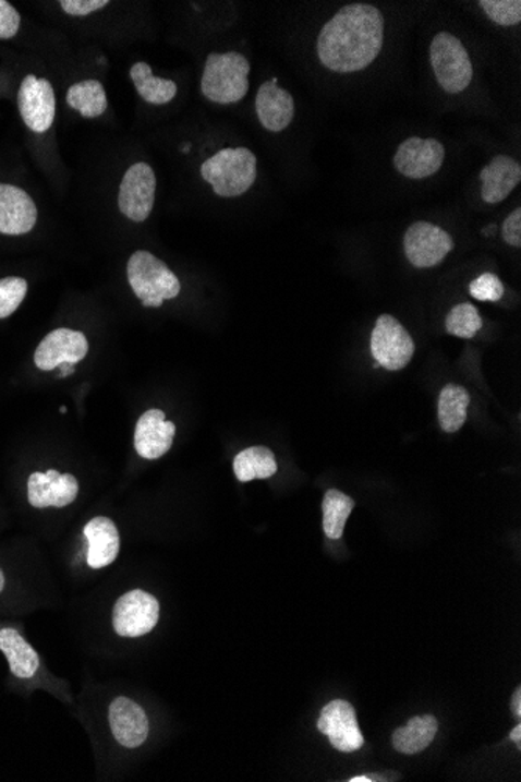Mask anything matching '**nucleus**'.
Here are the masks:
<instances>
[{"label": "nucleus", "instance_id": "obj_1", "mask_svg": "<svg viewBox=\"0 0 521 782\" xmlns=\"http://www.w3.org/2000/svg\"><path fill=\"white\" fill-rule=\"evenodd\" d=\"M385 41V17L368 3L343 7L325 24L317 39L322 64L339 74L363 71L374 63Z\"/></svg>", "mask_w": 521, "mask_h": 782}, {"label": "nucleus", "instance_id": "obj_2", "mask_svg": "<svg viewBox=\"0 0 521 782\" xmlns=\"http://www.w3.org/2000/svg\"><path fill=\"white\" fill-rule=\"evenodd\" d=\"M202 177L220 197H239L256 180V157L245 147L223 148L202 165Z\"/></svg>", "mask_w": 521, "mask_h": 782}, {"label": "nucleus", "instance_id": "obj_3", "mask_svg": "<svg viewBox=\"0 0 521 782\" xmlns=\"http://www.w3.org/2000/svg\"><path fill=\"white\" fill-rule=\"evenodd\" d=\"M250 63L238 52L211 53L202 75V93L215 104H237L249 93Z\"/></svg>", "mask_w": 521, "mask_h": 782}, {"label": "nucleus", "instance_id": "obj_4", "mask_svg": "<svg viewBox=\"0 0 521 782\" xmlns=\"http://www.w3.org/2000/svg\"><path fill=\"white\" fill-rule=\"evenodd\" d=\"M126 275L133 292L147 308H159L165 300L175 299L182 291L177 275L146 250L133 253L126 264Z\"/></svg>", "mask_w": 521, "mask_h": 782}, {"label": "nucleus", "instance_id": "obj_5", "mask_svg": "<svg viewBox=\"0 0 521 782\" xmlns=\"http://www.w3.org/2000/svg\"><path fill=\"white\" fill-rule=\"evenodd\" d=\"M431 67L445 92H464L473 79V64L461 39L448 32L434 36L429 47Z\"/></svg>", "mask_w": 521, "mask_h": 782}, {"label": "nucleus", "instance_id": "obj_6", "mask_svg": "<svg viewBox=\"0 0 521 782\" xmlns=\"http://www.w3.org/2000/svg\"><path fill=\"white\" fill-rule=\"evenodd\" d=\"M159 622V601L143 589L130 590L116 600L113 629L116 635L136 639L154 631Z\"/></svg>", "mask_w": 521, "mask_h": 782}, {"label": "nucleus", "instance_id": "obj_7", "mask_svg": "<svg viewBox=\"0 0 521 782\" xmlns=\"http://www.w3.org/2000/svg\"><path fill=\"white\" fill-rule=\"evenodd\" d=\"M371 350L378 365L397 372L411 363L415 342L396 317L383 314L372 332Z\"/></svg>", "mask_w": 521, "mask_h": 782}, {"label": "nucleus", "instance_id": "obj_8", "mask_svg": "<svg viewBox=\"0 0 521 782\" xmlns=\"http://www.w3.org/2000/svg\"><path fill=\"white\" fill-rule=\"evenodd\" d=\"M453 249L455 241L450 233L423 220L412 224L404 234L407 258L419 269L437 266Z\"/></svg>", "mask_w": 521, "mask_h": 782}, {"label": "nucleus", "instance_id": "obj_9", "mask_svg": "<svg viewBox=\"0 0 521 782\" xmlns=\"http://www.w3.org/2000/svg\"><path fill=\"white\" fill-rule=\"evenodd\" d=\"M157 177L146 163H137L126 170L119 188V209L133 222H144L155 204Z\"/></svg>", "mask_w": 521, "mask_h": 782}, {"label": "nucleus", "instance_id": "obj_10", "mask_svg": "<svg viewBox=\"0 0 521 782\" xmlns=\"http://www.w3.org/2000/svg\"><path fill=\"white\" fill-rule=\"evenodd\" d=\"M17 107L24 124L35 133H45L53 124L57 104L49 80L28 74L17 93Z\"/></svg>", "mask_w": 521, "mask_h": 782}, {"label": "nucleus", "instance_id": "obj_11", "mask_svg": "<svg viewBox=\"0 0 521 782\" xmlns=\"http://www.w3.org/2000/svg\"><path fill=\"white\" fill-rule=\"evenodd\" d=\"M317 730L329 738L340 753H353L364 747V736L358 723L356 711L349 701L335 700L322 709Z\"/></svg>", "mask_w": 521, "mask_h": 782}, {"label": "nucleus", "instance_id": "obj_12", "mask_svg": "<svg viewBox=\"0 0 521 782\" xmlns=\"http://www.w3.org/2000/svg\"><path fill=\"white\" fill-rule=\"evenodd\" d=\"M89 344L82 332L58 328L50 332L35 350V365L39 371H56L61 364H77L88 354Z\"/></svg>", "mask_w": 521, "mask_h": 782}, {"label": "nucleus", "instance_id": "obj_13", "mask_svg": "<svg viewBox=\"0 0 521 782\" xmlns=\"http://www.w3.org/2000/svg\"><path fill=\"white\" fill-rule=\"evenodd\" d=\"M0 651L9 662L10 673L24 683L43 684L41 657L34 646L25 639L23 631L16 626L0 624Z\"/></svg>", "mask_w": 521, "mask_h": 782}, {"label": "nucleus", "instance_id": "obj_14", "mask_svg": "<svg viewBox=\"0 0 521 782\" xmlns=\"http://www.w3.org/2000/svg\"><path fill=\"white\" fill-rule=\"evenodd\" d=\"M445 148L437 140L409 137L398 147L393 165L401 176L412 180H423L434 176L443 168Z\"/></svg>", "mask_w": 521, "mask_h": 782}, {"label": "nucleus", "instance_id": "obj_15", "mask_svg": "<svg viewBox=\"0 0 521 782\" xmlns=\"http://www.w3.org/2000/svg\"><path fill=\"white\" fill-rule=\"evenodd\" d=\"M111 733L124 748H140L147 741L150 723L143 706L129 697H118L108 709Z\"/></svg>", "mask_w": 521, "mask_h": 782}, {"label": "nucleus", "instance_id": "obj_16", "mask_svg": "<svg viewBox=\"0 0 521 782\" xmlns=\"http://www.w3.org/2000/svg\"><path fill=\"white\" fill-rule=\"evenodd\" d=\"M38 209L31 195L13 184L0 183V233L21 237L31 233Z\"/></svg>", "mask_w": 521, "mask_h": 782}, {"label": "nucleus", "instance_id": "obj_17", "mask_svg": "<svg viewBox=\"0 0 521 782\" xmlns=\"http://www.w3.org/2000/svg\"><path fill=\"white\" fill-rule=\"evenodd\" d=\"M175 431V423L168 422L161 409H148L136 423V454L148 461L161 458L172 448Z\"/></svg>", "mask_w": 521, "mask_h": 782}, {"label": "nucleus", "instance_id": "obj_18", "mask_svg": "<svg viewBox=\"0 0 521 782\" xmlns=\"http://www.w3.org/2000/svg\"><path fill=\"white\" fill-rule=\"evenodd\" d=\"M255 107L260 125L269 132H283L294 119V97L277 85V79L260 85Z\"/></svg>", "mask_w": 521, "mask_h": 782}, {"label": "nucleus", "instance_id": "obj_19", "mask_svg": "<svg viewBox=\"0 0 521 782\" xmlns=\"http://www.w3.org/2000/svg\"><path fill=\"white\" fill-rule=\"evenodd\" d=\"M83 534L88 539L86 563L92 568L111 566L121 552V536L113 520L108 517H94L86 524Z\"/></svg>", "mask_w": 521, "mask_h": 782}, {"label": "nucleus", "instance_id": "obj_20", "mask_svg": "<svg viewBox=\"0 0 521 782\" xmlns=\"http://www.w3.org/2000/svg\"><path fill=\"white\" fill-rule=\"evenodd\" d=\"M483 182V201L488 205H497L505 201L521 180V166L516 159L498 155L492 159L490 165L481 170Z\"/></svg>", "mask_w": 521, "mask_h": 782}, {"label": "nucleus", "instance_id": "obj_21", "mask_svg": "<svg viewBox=\"0 0 521 782\" xmlns=\"http://www.w3.org/2000/svg\"><path fill=\"white\" fill-rule=\"evenodd\" d=\"M439 722L433 715L412 717L407 725L398 727L392 736L393 748L401 755H417L429 747L437 736Z\"/></svg>", "mask_w": 521, "mask_h": 782}, {"label": "nucleus", "instance_id": "obj_22", "mask_svg": "<svg viewBox=\"0 0 521 782\" xmlns=\"http://www.w3.org/2000/svg\"><path fill=\"white\" fill-rule=\"evenodd\" d=\"M78 495L77 478L71 473H61L45 488H27V500L36 509L66 508Z\"/></svg>", "mask_w": 521, "mask_h": 782}, {"label": "nucleus", "instance_id": "obj_23", "mask_svg": "<svg viewBox=\"0 0 521 782\" xmlns=\"http://www.w3.org/2000/svg\"><path fill=\"white\" fill-rule=\"evenodd\" d=\"M234 476L241 483L253 480H267L278 472L274 452L267 447H249L234 456Z\"/></svg>", "mask_w": 521, "mask_h": 782}, {"label": "nucleus", "instance_id": "obj_24", "mask_svg": "<svg viewBox=\"0 0 521 782\" xmlns=\"http://www.w3.org/2000/svg\"><path fill=\"white\" fill-rule=\"evenodd\" d=\"M470 405V394L465 387L447 385L439 396L437 418L445 433H456L461 430L467 420V409Z\"/></svg>", "mask_w": 521, "mask_h": 782}, {"label": "nucleus", "instance_id": "obj_25", "mask_svg": "<svg viewBox=\"0 0 521 782\" xmlns=\"http://www.w3.org/2000/svg\"><path fill=\"white\" fill-rule=\"evenodd\" d=\"M68 105L86 119L102 116L108 108L107 94L102 83L97 80H85L75 83L69 88L66 96Z\"/></svg>", "mask_w": 521, "mask_h": 782}, {"label": "nucleus", "instance_id": "obj_26", "mask_svg": "<svg viewBox=\"0 0 521 782\" xmlns=\"http://www.w3.org/2000/svg\"><path fill=\"white\" fill-rule=\"evenodd\" d=\"M322 509H324L325 534L332 541H338L342 538L347 520L354 509V500L338 489H329L325 494Z\"/></svg>", "mask_w": 521, "mask_h": 782}, {"label": "nucleus", "instance_id": "obj_27", "mask_svg": "<svg viewBox=\"0 0 521 782\" xmlns=\"http://www.w3.org/2000/svg\"><path fill=\"white\" fill-rule=\"evenodd\" d=\"M445 327L450 335L462 339L475 338L477 332L483 327V318L480 311L472 303L456 305L445 321Z\"/></svg>", "mask_w": 521, "mask_h": 782}, {"label": "nucleus", "instance_id": "obj_28", "mask_svg": "<svg viewBox=\"0 0 521 782\" xmlns=\"http://www.w3.org/2000/svg\"><path fill=\"white\" fill-rule=\"evenodd\" d=\"M135 86L140 96L148 104H169L177 96L175 82L168 79H158L150 75V77L137 80Z\"/></svg>", "mask_w": 521, "mask_h": 782}, {"label": "nucleus", "instance_id": "obj_29", "mask_svg": "<svg viewBox=\"0 0 521 782\" xmlns=\"http://www.w3.org/2000/svg\"><path fill=\"white\" fill-rule=\"evenodd\" d=\"M28 285L24 278H0V318L12 316L27 296Z\"/></svg>", "mask_w": 521, "mask_h": 782}, {"label": "nucleus", "instance_id": "obj_30", "mask_svg": "<svg viewBox=\"0 0 521 782\" xmlns=\"http://www.w3.org/2000/svg\"><path fill=\"white\" fill-rule=\"evenodd\" d=\"M480 7L490 21L502 27H512L521 23L520 0H481Z\"/></svg>", "mask_w": 521, "mask_h": 782}, {"label": "nucleus", "instance_id": "obj_31", "mask_svg": "<svg viewBox=\"0 0 521 782\" xmlns=\"http://www.w3.org/2000/svg\"><path fill=\"white\" fill-rule=\"evenodd\" d=\"M470 294L480 302H499L505 296V286L497 275L486 273L470 284Z\"/></svg>", "mask_w": 521, "mask_h": 782}, {"label": "nucleus", "instance_id": "obj_32", "mask_svg": "<svg viewBox=\"0 0 521 782\" xmlns=\"http://www.w3.org/2000/svg\"><path fill=\"white\" fill-rule=\"evenodd\" d=\"M21 16L12 3L0 0V39H10L17 35Z\"/></svg>", "mask_w": 521, "mask_h": 782}, {"label": "nucleus", "instance_id": "obj_33", "mask_svg": "<svg viewBox=\"0 0 521 782\" xmlns=\"http://www.w3.org/2000/svg\"><path fill=\"white\" fill-rule=\"evenodd\" d=\"M60 5L63 12L71 16H88V14L110 5V2L108 0H63Z\"/></svg>", "mask_w": 521, "mask_h": 782}, {"label": "nucleus", "instance_id": "obj_34", "mask_svg": "<svg viewBox=\"0 0 521 782\" xmlns=\"http://www.w3.org/2000/svg\"><path fill=\"white\" fill-rule=\"evenodd\" d=\"M502 238L512 248H521V208L510 213L508 219L502 224Z\"/></svg>", "mask_w": 521, "mask_h": 782}, {"label": "nucleus", "instance_id": "obj_35", "mask_svg": "<svg viewBox=\"0 0 521 782\" xmlns=\"http://www.w3.org/2000/svg\"><path fill=\"white\" fill-rule=\"evenodd\" d=\"M152 74V68L148 67L147 63H136L135 67L130 69V77H132L133 83L137 82V80H143L146 77H150Z\"/></svg>", "mask_w": 521, "mask_h": 782}, {"label": "nucleus", "instance_id": "obj_36", "mask_svg": "<svg viewBox=\"0 0 521 782\" xmlns=\"http://www.w3.org/2000/svg\"><path fill=\"white\" fill-rule=\"evenodd\" d=\"M510 708H512L513 714H516L517 719H520V717H521V687H517V690L513 691L512 705H510Z\"/></svg>", "mask_w": 521, "mask_h": 782}, {"label": "nucleus", "instance_id": "obj_37", "mask_svg": "<svg viewBox=\"0 0 521 782\" xmlns=\"http://www.w3.org/2000/svg\"><path fill=\"white\" fill-rule=\"evenodd\" d=\"M510 741L516 742L517 747H521V725H517L510 731Z\"/></svg>", "mask_w": 521, "mask_h": 782}, {"label": "nucleus", "instance_id": "obj_38", "mask_svg": "<svg viewBox=\"0 0 521 782\" xmlns=\"http://www.w3.org/2000/svg\"><path fill=\"white\" fill-rule=\"evenodd\" d=\"M63 368H61L60 376H68L71 375L72 372H74V364H61Z\"/></svg>", "mask_w": 521, "mask_h": 782}, {"label": "nucleus", "instance_id": "obj_39", "mask_svg": "<svg viewBox=\"0 0 521 782\" xmlns=\"http://www.w3.org/2000/svg\"><path fill=\"white\" fill-rule=\"evenodd\" d=\"M5 586H7L5 572H3V568L0 567V595H2L3 590H5Z\"/></svg>", "mask_w": 521, "mask_h": 782}, {"label": "nucleus", "instance_id": "obj_40", "mask_svg": "<svg viewBox=\"0 0 521 782\" xmlns=\"http://www.w3.org/2000/svg\"><path fill=\"white\" fill-rule=\"evenodd\" d=\"M372 781H374V780H368L367 777H356V778H352V780H350V782H372Z\"/></svg>", "mask_w": 521, "mask_h": 782}]
</instances>
